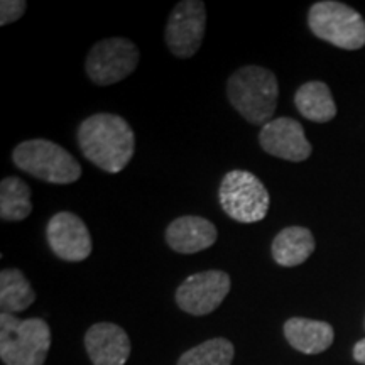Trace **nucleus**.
<instances>
[{
    "label": "nucleus",
    "mask_w": 365,
    "mask_h": 365,
    "mask_svg": "<svg viewBox=\"0 0 365 365\" xmlns=\"http://www.w3.org/2000/svg\"><path fill=\"white\" fill-rule=\"evenodd\" d=\"M76 137L81 154L105 173H120L134 156V130L115 113H95L85 118Z\"/></svg>",
    "instance_id": "f257e3e1"
},
{
    "label": "nucleus",
    "mask_w": 365,
    "mask_h": 365,
    "mask_svg": "<svg viewBox=\"0 0 365 365\" xmlns=\"http://www.w3.org/2000/svg\"><path fill=\"white\" fill-rule=\"evenodd\" d=\"M227 97L249 124L264 127L276 113L279 85L276 75L267 68L244 66L228 78Z\"/></svg>",
    "instance_id": "f03ea898"
},
{
    "label": "nucleus",
    "mask_w": 365,
    "mask_h": 365,
    "mask_svg": "<svg viewBox=\"0 0 365 365\" xmlns=\"http://www.w3.org/2000/svg\"><path fill=\"white\" fill-rule=\"evenodd\" d=\"M49 346L51 330L44 319L0 314V359L6 365H44Z\"/></svg>",
    "instance_id": "7ed1b4c3"
},
{
    "label": "nucleus",
    "mask_w": 365,
    "mask_h": 365,
    "mask_svg": "<svg viewBox=\"0 0 365 365\" xmlns=\"http://www.w3.org/2000/svg\"><path fill=\"white\" fill-rule=\"evenodd\" d=\"M12 161L21 171L51 185H70L81 176V166L75 156L48 139L21 143L14 149Z\"/></svg>",
    "instance_id": "20e7f679"
},
{
    "label": "nucleus",
    "mask_w": 365,
    "mask_h": 365,
    "mask_svg": "<svg viewBox=\"0 0 365 365\" xmlns=\"http://www.w3.org/2000/svg\"><path fill=\"white\" fill-rule=\"evenodd\" d=\"M308 26L317 38L340 49L355 51L365 46V21L350 6L335 0L317 2L308 12Z\"/></svg>",
    "instance_id": "39448f33"
},
{
    "label": "nucleus",
    "mask_w": 365,
    "mask_h": 365,
    "mask_svg": "<svg viewBox=\"0 0 365 365\" xmlns=\"http://www.w3.org/2000/svg\"><path fill=\"white\" fill-rule=\"evenodd\" d=\"M218 200L223 212L239 223L264 220L271 203L264 182L250 171L244 170H234L223 176Z\"/></svg>",
    "instance_id": "423d86ee"
},
{
    "label": "nucleus",
    "mask_w": 365,
    "mask_h": 365,
    "mask_svg": "<svg viewBox=\"0 0 365 365\" xmlns=\"http://www.w3.org/2000/svg\"><path fill=\"white\" fill-rule=\"evenodd\" d=\"M139 48L125 38L98 41L85 61L88 78L98 86H108L125 80L139 65Z\"/></svg>",
    "instance_id": "0eeeda50"
},
{
    "label": "nucleus",
    "mask_w": 365,
    "mask_h": 365,
    "mask_svg": "<svg viewBox=\"0 0 365 365\" xmlns=\"http://www.w3.org/2000/svg\"><path fill=\"white\" fill-rule=\"evenodd\" d=\"M207 29V9L202 0L176 4L166 24V44L178 58H191L202 48Z\"/></svg>",
    "instance_id": "6e6552de"
},
{
    "label": "nucleus",
    "mask_w": 365,
    "mask_h": 365,
    "mask_svg": "<svg viewBox=\"0 0 365 365\" xmlns=\"http://www.w3.org/2000/svg\"><path fill=\"white\" fill-rule=\"evenodd\" d=\"M230 276L223 271H203L186 277L176 289V304L193 317H205L220 307L230 293Z\"/></svg>",
    "instance_id": "1a4fd4ad"
},
{
    "label": "nucleus",
    "mask_w": 365,
    "mask_h": 365,
    "mask_svg": "<svg viewBox=\"0 0 365 365\" xmlns=\"http://www.w3.org/2000/svg\"><path fill=\"white\" fill-rule=\"evenodd\" d=\"M46 237L54 255L66 262L85 261L93 249L88 227L71 212H59L53 215L46 227Z\"/></svg>",
    "instance_id": "9d476101"
},
{
    "label": "nucleus",
    "mask_w": 365,
    "mask_h": 365,
    "mask_svg": "<svg viewBox=\"0 0 365 365\" xmlns=\"http://www.w3.org/2000/svg\"><path fill=\"white\" fill-rule=\"evenodd\" d=\"M259 144L271 156L291 163L307 161L313 150L303 125L289 117H277L267 122L259 132Z\"/></svg>",
    "instance_id": "9b49d317"
},
{
    "label": "nucleus",
    "mask_w": 365,
    "mask_h": 365,
    "mask_svg": "<svg viewBox=\"0 0 365 365\" xmlns=\"http://www.w3.org/2000/svg\"><path fill=\"white\" fill-rule=\"evenodd\" d=\"M85 349L93 365H125L130 355V340L115 323H95L85 333Z\"/></svg>",
    "instance_id": "f8f14e48"
},
{
    "label": "nucleus",
    "mask_w": 365,
    "mask_h": 365,
    "mask_svg": "<svg viewBox=\"0 0 365 365\" xmlns=\"http://www.w3.org/2000/svg\"><path fill=\"white\" fill-rule=\"evenodd\" d=\"M217 239V227L203 217H180L166 228V244L178 254L202 252L212 247Z\"/></svg>",
    "instance_id": "ddd939ff"
},
{
    "label": "nucleus",
    "mask_w": 365,
    "mask_h": 365,
    "mask_svg": "<svg viewBox=\"0 0 365 365\" xmlns=\"http://www.w3.org/2000/svg\"><path fill=\"white\" fill-rule=\"evenodd\" d=\"M287 344L301 354L317 355L328 350L335 339L330 323L308 318H289L284 323Z\"/></svg>",
    "instance_id": "4468645a"
},
{
    "label": "nucleus",
    "mask_w": 365,
    "mask_h": 365,
    "mask_svg": "<svg viewBox=\"0 0 365 365\" xmlns=\"http://www.w3.org/2000/svg\"><path fill=\"white\" fill-rule=\"evenodd\" d=\"M314 237L304 227H286L274 237L272 259L282 267H296L314 252Z\"/></svg>",
    "instance_id": "2eb2a0df"
},
{
    "label": "nucleus",
    "mask_w": 365,
    "mask_h": 365,
    "mask_svg": "<svg viewBox=\"0 0 365 365\" xmlns=\"http://www.w3.org/2000/svg\"><path fill=\"white\" fill-rule=\"evenodd\" d=\"M294 105L301 115L317 124H325L336 115L335 100L323 81H308L301 85L294 95Z\"/></svg>",
    "instance_id": "dca6fc26"
},
{
    "label": "nucleus",
    "mask_w": 365,
    "mask_h": 365,
    "mask_svg": "<svg viewBox=\"0 0 365 365\" xmlns=\"http://www.w3.org/2000/svg\"><path fill=\"white\" fill-rule=\"evenodd\" d=\"M36 301L31 282L19 269H4L0 272V308L2 313L16 314L24 312Z\"/></svg>",
    "instance_id": "f3484780"
},
{
    "label": "nucleus",
    "mask_w": 365,
    "mask_h": 365,
    "mask_svg": "<svg viewBox=\"0 0 365 365\" xmlns=\"http://www.w3.org/2000/svg\"><path fill=\"white\" fill-rule=\"evenodd\" d=\"M33 213L31 188L21 178L7 176L0 182V218L4 222H21Z\"/></svg>",
    "instance_id": "a211bd4d"
},
{
    "label": "nucleus",
    "mask_w": 365,
    "mask_h": 365,
    "mask_svg": "<svg viewBox=\"0 0 365 365\" xmlns=\"http://www.w3.org/2000/svg\"><path fill=\"white\" fill-rule=\"evenodd\" d=\"M235 349L230 340L212 339L193 346L178 360V365H232Z\"/></svg>",
    "instance_id": "6ab92c4d"
},
{
    "label": "nucleus",
    "mask_w": 365,
    "mask_h": 365,
    "mask_svg": "<svg viewBox=\"0 0 365 365\" xmlns=\"http://www.w3.org/2000/svg\"><path fill=\"white\" fill-rule=\"evenodd\" d=\"M27 4L24 0H2L0 4V24L7 26L24 16Z\"/></svg>",
    "instance_id": "aec40b11"
},
{
    "label": "nucleus",
    "mask_w": 365,
    "mask_h": 365,
    "mask_svg": "<svg viewBox=\"0 0 365 365\" xmlns=\"http://www.w3.org/2000/svg\"><path fill=\"white\" fill-rule=\"evenodd\" d=\"M354 359L357 360L359 364L365 365V339L360 340L354 346Z\"/></svg>",
    "instance_id": "412c9836"
}]
</instances>
